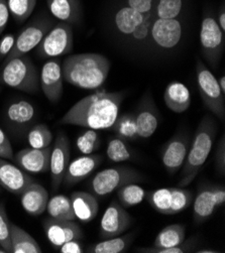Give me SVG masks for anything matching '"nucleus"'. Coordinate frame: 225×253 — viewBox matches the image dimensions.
<instances>
[{
  "mask_svg": "<svg viewBox=\"0 0 225 253\" xmlns=\"http://www.w3.org/2000/svg\"><path fill=\"white\" fill-rule=\"evenodd\" d=\"M122 100L121 92L97 91L74 104L60 123L94 130L109 129L118 116Z\"/></svg>",
  "mask_w": 225,
  "mask_h": 253,
  "instance_id": "obj_1",
  "label": "nucleus"
},
{
  "mask_svg": "<svg viewBox=\"0 0 225 253\" xmlns=\"http://www.w3.org/2000/svg\"><path fill=\"white\" fill-rule=\"evenodd\" d=\"M110 70L109 60L99 54H78L67 57L62 65L63 78L83 90L101 88Z\"/></svg>",
  "mask_w": 225,
  "mask_h": 253,
  "instance_id": "obj_2",
  "label": "nucleus"
},
{
  "mask_svg": "<svg viewBox=\"0 0 225 253\" xmlns=\"http://www.w3.org/2000/svg\"><path fill=\"white\" fill-rule=\"evenodd\" d=\"M215 135V121L210 115H206L199 123L193 141L190 143L188 155L183 165L182 179L178 187H187L194 181L210 155Z\"/></svg>",
  "mask_w": 225,
  "mask_h": 253,
  "instance_id": "obj_3",
  "label": "nucleus"
},
{
  "mask_svg": "<svg viewBox=\"0 0 225 253\" xmlns=\"http://www.w3.org/2000/svg\"><path fill=\"white\" fill-rule=\"evenodd\" d=\"M155 17H157L156 8L151 12L141 13L124 5L114 14V29L122 40L135 46L145 47L151 45L149 32Z\"/></svg>",
  "mask_w": 225,
  "mask_h": 253,
  "instance_id": "obj_4",
  "label": "nucleus"
},
{
  "mask_svg": "<svg viewBox=\"0 0 225 253\" xmlns=\"http://www.w3.org/2000/svg\"><path fill=\"white\" fill-rule=\"evenodd\" d=\"M0 83L34 94L40 90V75L27 55L18 56L4 61L0 71Z\"/></svg>",
  "mask_w": 225,
  "mask_h": 253,
  "instance_id": "obj_5",
  "label": "nucleus"
},
{
  "mask_svg": "<svg viewBox=\"0 0 225 253\" xmlns=\"http://www.w3.org/2000/svg\"><path fill=\"white\" fill-rule=\"evenodd\" d=\"M143 181V175L136 169L117 167L97 172L89 182L88 188L95 197H105L124 185Z\"/></svg>",
  "mask_w": 225,
  "mask_h": 253,
  "instance_id": "obj_6",
  "label": "nucleus"
},
{
  "mask_svg": "<svg viewBox=\"0 0 225 253\" xmlns=\"http://www.w3.org/2000/svg\"><path fill=\"white\" fill-rule=\"evenodd\" d=\"M197 86L204 105L219 119L225 117V95L222 93L218 80L201 60L196 64Z\"/></svg>",
  "mask_w": 225,
  "mask_h": 253,
  "instance_id": "obj_7",
  "label": "nucleus"
},
{
  "mask_svg": "<svg viewBox=\"0 0 225 253\" xmlns=\"http://www.w3.org/2000/svg\"><path fill=\"white\" fill-rule=\"evenodd\" d=\"M149 205L163 215H176L187 209L193 202V193L184 188H163L146 193Z\"/></svg>",
  "mask_w": 225,
  "mask_h": 253,
  "instance_id": "obj_8",
  "label": "nucleus"
},
{
  "mask_svg": "<svg viewBox=\"0 0 225 253\" xmlns=\"http://www.w3.org/2000/svg\"><path fill=\"white\" fill-rule=\"evenodd\" d=\"M74 36L71 25L66 22L55 24L37 46V55L42 59H55L69 54L73 48Z\"/></svg>",
  "mask_w": 225,
  "mask_h": 253,
  "instance_id": "obj_9",
  "label": "nucleus"
},
{
  "mask_svg": "<svg viewBox=\"0 0 225 253\" xmlns=\"http://www.w3.org/2000/svg\"><path fill=\"white\" fill-rule=\"evenodd\" d=\"M225 33L221 31L212 15L205 16L202 19L200 28V44L203 58L207 63L216 68L219 64L225 46Z\"/></svg>",
  "mask_w": 225,
  "mask_h": 253,
  "instance_id": "obj_10",
  "label": "nucleus"
},
{
  "mask_svg": "<svg viewBox=\"0 0 225 253\" xmlns=\"http://www.w3.org/2000/svg\"><path fill=\"white\" fill-rule=\"evenodd\" d=\"M53 21L47 16H39L19 33L15 38L14 45L5 60H9L18 56H24L36 48L45 34L52 29Z\"/></svg>",
  "mask_w": 225,
  "mask_h": 253,
  "instance_id": "obj_11",
  "label": "nucleus"
},
{
  "mask_svg": "<svg viewBox=\"0 0 225 253\" xmlns=\"http://www.w3.org/2000/svg\"><path fill=\"white\" fill-rule=\"evenodd\" d=\"M225 203V189L223 186L200 187L193 207V217L196 223L201 224L209 219L215 209Z\"/></svg>",
  "mask_w": 225,
  "mask_h": 253,
  "instance_id": "obj_12",
  "label": "nucleus"
},
{
  "mask_svg": "<svg viewBox=\"0 0 225 253\" xmlns=\"http://www.w3.org/2000/svg\"><path fill=\"white\" fill-rule=\"evenodd\" d=\"M134 218L118 202L112 200L100 222L99 236L101 239L121 235L131 228Z\"/></svg>",
  "mask_w": 225,
  "mask_h": 253,
  "instance_id": "obj_13",
  "label": "nucleus"
},
{
  "mask_svg": "<svg viewBox=\"0 0 225 253\" xmlns=\"http://www.w3.org/2000/svg\"><path fill=\"white\" fill-rule=\"evenodd\" d=\"M37 117L35 105L27 100L14 101L6 107L4 112L5 124L15 135L28 133Z\"/></svg>",
  "mask_w": 225,
  "mask_h": 253,
  "instance_id": "obj_14",
  "label": "nucleus"
},
{
  "mask_svg": "<svg viewBox=\"0 0 225 253\" xmlns=\"http://www.w3.org/2000/svg\"><path fill=\"white\" fill-rule=\"evenodd\" d=\"M151 45H156L157 48L169 50L176 47L182 39V24L176 18L164 19L156 18L152 24Z\"/></svg>",
  "mask_w": 225,
  "mask_h": 253,
  "instance_id": "obj_15",
  "label": "nucleus"
},
{
  "mask_svg": "<svg viewBox=\"0 0 225 253\" xmlns=\"http://www.w3.org/2000/svg\"><path fill=\"white\" fill-rule=\"evenodd\" d=\"M70 163V142L68 137L63 133H59L52 146L49 157V174H51L52 189L58 191L63 183L67 167Z\"/></svg>",
  "mask_w": 225,
  "mask_h": 253,
  "instance_id": "obj_16",
  "label": "nucleus"
},
{
  "mask_svg": "<svg viewBox=\"0 0 225 253\" xmlns=\"http://www.w3.org/2000/svg\"><path fill=\"white\" fill-rule=\"evenodd\" d=\"M62 65L57 59H49L42 68L40 74V87L46 99L57 103L63 95Z\"/></svg>",
  "mask_w": 225,
  "mask_h": 253,
  "instance_id": "obj_17",
  "label": "nucleus"
},
{
  "mask_svg": "<svg viewBox=\"0 0 225 253\" xmlns=\"http://www.w3.org/2000/svg\"><path fill=\"white\" fill-rule=\"evenodd\" d=\"M44 230L48 242L56 249L70 240H81L84 237L81 227L75 221L49 218L44 222Z\"/></svg>",
  "mask_w": 225,
  "mask_h": 253,
  "instance_id": "obj_18",
  "label": "nucleus"
},
{
  "mask_svg": "<svg viewBox=\"0 0 225 253\" xmlns=\"http://www.w3.org/2000/svg\"><path fill=\"white\" fill-rule=\"evenodd\" d=\"M190 147L188 135L178 133L173 136L162 149V163L170 174L176 173L184 165Z\"/></svg>",
  "mask_w": 225,
  "mask_h": 253,
  "instance_id": "obj_19",
  "label": "nucleus"
},
{
  "mask_svg": "<svg viewBox=\"0 0 225 253\" xmlns=\"http://www.w3.org/2000/svg\"><path fill=\"white\" fill-rule=\"evenodd\" d=\"M139 138L151 137L157 130L159 112L152 96L145 94L134 113Z\"/></svg>",
  "mask_w": 225,
  "mask_h": 253,
  "instance_id": "obj_20",
  "label": "nucleus"
},
{
  "mask_svg": "<svg viewBox=\"0 0 225 253\" xmlns=\"http://www.w3.org/2000/svg\"><path fill=\"white\" fill-rule=\"evenodd\" d=\"M34 180L27 171L0 158V187L13 195H20Z\"/></svg>",
  "mask_w": 225,
  "mask_h": 253,
  "instance_id": "obj_21",
  "label": "nucleus"
},
{
  "mask_svg": "<svg viewBox=\"0 0 225 253\" xmlns=\"http://www.w3.org/2000/svg\"><path fill=\"white\" fill-rule=\"evenodd\" d=\"M52 146L46 148H24L13 156V161L22 170L32 173L45 172L49 169Z\"/></svg>",
  "mask_w": 225,
  "mask_h": 253,
  "instance_id": "obj_22",
  "label": "nucleus"
},
{
  "mask_svg": "<svg viewBox=\"0 0 225 253\" xmlns=\"http://www.w3.org/2000/svg\"><path fill=\"white\" fill-rule=\"evenodd\" d=\"M102 162V156L92 154L75 159L69 163L62 184H64L65 187H71L82 182L95 170L96 168L101 165Z\"/></svg>",
  "mask_w": 225,
  "mask_h": 253,
  "instance_id": "obj_23",
  "label": "nucleus"
},
{
  "mask_svg": "<svg viewBox=\"0 0 225 253\" xmlns=\"http://www.w3.org/2000/svg\"><path fill=\"white\" fill-rule=\"evenodd\" d=\"M49 199L47 191L40 184L33 183L20 194V203L31 216H40L45 209Z\"/></svg>",
  "mask_w": 225,
  "mask_h": 253,
  "instance_id": "obj_24",
  "label": "nucleus"
},
{
  "mask_svg": "<svg viewBox=\"0 0 225 253\" xmlns=\"http://www.w3.org/2000/svg\"><path fill=\"white\" fill-rule=\"evenodd\" d=\"M74 214L82 223L91 222L98 214L99 204L96 197L87 192H73L70 197Z\"/></svg>",
  "mask_w": 225,
  "mask_h": 253,
  "instance_id": "obj_25",
  "label": "nucleus"
},
{
  "mask_svg": "<svg viewBox=\"0 0 225 253\" xmlns=\"http://www.w3.org/2000/svg\"><path fill=\"white\" fill-rule=\"evenodd\" d=\"M167 107L175 113H183L191 105V95L187 86L181 82H171L164 93Z\"/></svg>",
  "mask_w": 225,
  "mask_h": 253,
  "instance_id": "obj_26",
  "label": "nucleus"
},
{
  "mask_svg": "<svg viewBox=\"0 0 225 253\" xmlns=\"http://www.w3.org/2000/svg\"><path fill=\"white\" fill-rule=\"evenodd\" d=\"M47 8L61 22L76 24L81 18L80 0H46Z\"/></svg>",
  "mask_w": 225,
  "mask_h": 253,
  "instance_id": "obj_27",
  "label": "nucleus"
},
{
  "mask_svg": "<svg viewBox=\"0 0 225 253\" xmlns=\"http://www.w3.org/2000/svg\"><path fill=\"white\" fill-rule=\"evenodd\" d=\"M11 253H41L42 248L37 240L26 230L10 222Z\"/></svg>",
  "mask_w": 225,
  "mask_h": 253,
  "instance_id": "obj_28",
  "label": "nucleus"
},
{
  "mask_svg": "<svg viewBox=\"0 0 225 253\" xmlns=\"http://www.w3.org/2000/svg\"><path fill=\"white\" fill-rule=\"evenodd\" d=\"M134 238V234H128L103 239L101 242L89 245L86 251L88 253H123L130 248Z\"/></svg>",
  "mask_w": 225,
  "mask_h": 253,
  "instance_id": "obj_29",
  "label": "nucleus"
},
{
  "mask_svg": "<svg viewBox=\"0 0 225 253\" xmlns=\"http://www.w3.org/2000/svg\"><path fill=\"white\" fill-rule=\"evenodd\" d=\"M45 211L48 217L55 220L75 221L76 216L74 214L71 200L65 195H56L48 199Z\"/></svg>",
  "mask_w": 225,
  "mask_h": 253,
  "instance_id": "obj_30",
  "label": "nucleus"
},
{
  "mask_svg": "<svg viewBox=\"0 0 225 253\" xmlns=\"http://www.w3.org/2000/svg\"><path fill=\"white\" fill-rule=\"evenodd\" d=\"M186 228L182 224L169 225L157 235L154 246L160 248L173 247L181 244L185 240Z\"/></svg>",
  "mask_w": 225,
  "mask_h": 253,
  "instance_id": "obj_31",
  "label": "nucleus"
},
{
  "mask_svg": "<svg viewBox=\"0 0 225 253\" xmlns=\"http://www.w3.org/2000/svg\"><path fill=\"white\" fill-rule=\"evenodd\" d=\"M111 128L115 132L116 136L124 141H133L139 138L134 113H127L117 116Z\"/></svg>",
  "mask_w": 225,
  "mask_h": 253,
  "instance_id": "obj_32",
  "label": "nucleus"
},
{
  "mask_svg": "<svg viewBox=\"0 0 225 253\" xmlns=\"http://www.w3.org/2000/svg\"><path fill=\"white\" fill-rule=\"evenodd\" d=\"M146 196V192L136 183L124 185L117 190L119 204L124 208H131L140 204Z\"/></svg>",
  "mask_w": 225,
  "mask_h": 253,
  "instance_id": "obj_33",
  "label": "nucleus"
},
{
  "mask_svg": "<svg viewBox=\"0 0 225 253\" xmlns=\"http://www.w3.org/2000/svg\"><path fill=\"white\" fill-rule=\"evenodd\" d=\"M28 141L31 147L43 149L51 146L53 141V134L47 126L44 123L34 124L29 129Z\"/></svg>",
  "mask_w": 225,
  "mask_h": 253,
  "instance_id": "obj_34",
  "label": "nucleus"
},
{
  "mask_svg": "<svg viewBox=\"0 0 225 253\" xmlns=\"http://www.w3.org/2000/svg\"><path fill=\"white\" fill-rule=\"evenodd\" d=\"M106 155L107 158L113 163L127 162L133 157L132 151L130 150L126 141L117 136L109 139Z\"/></svg>",
  "mask_w": 225,
  "mask_h": 253,
  "instance_id": "obj_35",
  "label": "nucleus"
},
{
  "mask_svg": "<svg viewBox=\"0 0 225 253\" xmlns=\"http://www.w3.org/2000/svg\"><path fill=\"white\" fill-rule=\"evenodd\" d=\"M9 13L17 22L26 21L34 12L37 0H6Z\"/></svg>",
  "mask_w": 225,
  "mask_h": 253,
  "instance_id": "obj_36",
  "label": "nucleus"
},
{
  "mask_svg": "<svg viewBox=\"0 0 225 253\" xmlns=\"http://www.w3.org/2000/svg\"><path fill=\"white\" fill-rule=\"evenodd\" d=\"M183 8V0H158L156 15L158 18L171 19L179 16Z\"/></svg>",
  "mask_w": 225,
  "mask_h": 253,
  "instance_id": "obj_37",
  "label": "nucleus"
},
{
  "mask_svg": "<svg viewBox=\"0 0 225 253\" xmlns=\"http://www.w3.org/2000/svg\"><path fill=\"white\" fill-rule=\"evenodd\" d=\"M76 146L82 155H91L100 146V136L94 129L81 133L76 141Z\"/></svg>",
  "mask_w": 225,
  "mask_h": 253,
  "instance_id": "obj_38",
  "label": "nucleus"
},
{
  "mask_svg": "<svg viewBox=\"0 0 225 253\" xmlns=\"http://www.w3.org/2000/svg\"><path fill=\"white\" fill-rule=\"evenodd\" d=\"M197 247V239L195 237L189 238L187 241H183L181 244L167 247V248H160V247H144L136 249L137 252H144V253H188L193 252L196 250Z\"/></svg>",
  "mask_w": 225,
  "mask_h": 253,
  "instance_id": "obj_39",
  "label": "nucleus"
},
{
  "mask_svg": "<svg viewBox=\"0 0 225 253\" xmlns=\"http://www.w3.org/2000/svg\"><path fill=\"white\" fill-rule=\"evenodd\" d=\"M0 246L7 253H11L10 221L2 202H0Z\"/></svg>",
  "mask_w": 225,
  "mask_h": 253,
  "instance_id": "obj_40",
  "label": "nucleus"
},
{
  "mask_svg": "<svg viewBox=\"0 0 225 253\" xmlns=\"http://www.w3.org/2000/svg\"><path fill=\"white\" fill-rule=\"evenodd\" d=\"M127 5L138 12L147 13L156 8V1L155 0H127Z\"/></svg>",
  "mask_w": 225,
  "mask_h": 253,
  "instance_id": "obj_41",
  "label": "nucleus"
},
{
  "mask_svg": "<svg viewBox=\"0 0 225 253\" xmlns=\"http://www.w3.org/2000/svg\"><path fill=\"white\" fill-rule=\"evenodd\" d=\"M13 149L9 138L5 132L0 128V158L4 160H13Z\"/></svg>",
  "mask_w": 225,
  "mask_h": 253,
  "instance_id": "obj_42",
  "label": "nucleus"
},
{
  "mask_svg": "<svg viewBox=\"0 0 225 253\" xmlns=\"http://www.w3.org/2000/svg\"><path fill=\"white\" fill-rule=\"evenodd\" d=\"M215 163H216V168H217L218 171L220 173L224 174V172H225V138H224V134H222L221 139L217 145Z\"/></svg>",
  "mask_w": 225,
  "mask_h": 253,
  "instance_id": "obj_43",
  "label": "nucleus"
},
{
  "mask_svg": "<svg viewBox=\"0 0 225 253\" xmlns=\"http://www.w3.org/2000/svg\"><path fill=\"white\" fill-rule=\"evenodd\" d=\"M15 36L13 34L5 35L1 41H0V62L1 60L5 59L7 55L11 52V49L14 45L15 42Z\"/></svg>",
  "mask_w": 225,
  "mask_h": 253,
  "instance_id": "obj_44",
  "label": "nucleus"
},
{
  "mask_svg": "<svg viewBox=\"0 0 225 253\" xmlns=\"http://www.w3.org/2000/svg\"><path fill=\"white\" fill-rule=\"evenodd\" d=\"M57 250L61 253H83L84 248L83 244L79 239L70 240L66 243H64L62 246H60Z\"/></svg>",
  "mask_w": 225,
  "mask_h": 253,
  "instance_id": "obj_45",
  "label": "nucleus"
},
{
  "mask_svg": "<svg viewBox=\"0 0 225 253\" xmlns=\"http://www.w3.org/2000/svg\"><path fill=\"white\" fill-rule=\"evenodd\" d=\"M9 20V10L6 0H0V35H1L6 28V24Z\"/></svg>",
  "mask_w": 225,
  "mask_h": 253,
  "instance_id": "obj_46",
  "label": "nucleus"
},
{
  "mask_svg": "<svg viewBox=\"0 0 225 253\" xmlns=\"http://www.w3.org/2000/svg\"><path fill=\"white\" fill-rule=\"evenodd\" d=\"M216 21L219 25V28L221 29V31L223 33H225V9H224V6H222L221 9L219 10Z\"/></svg>",
  "mask_w": 225,
  "mask_h": 253,
  "instance_id": "obj_47",
  "label": "nucleus"
},
{
  "mask_svg": "<svg viewBox=\"0 0 225 253\" xmlns=\"http://www.w3.org/2000/svg\"><path fill=\"white\" fill-rule=\"evenodd\" d=\"M218 84H219V87H220L222 93L225 95V76L224 75H222L220 79L218 80Z\"/></svg>",
  "mask_w": 225,
  "mask_h": 253,
  "instance_id": "obj_48",
  "label": "nucleus"
},
{
  "mask_svg": "<svg viewBox=\"0 0 225 253\" xmlns=\"http://www.w3.org/2000/svg\"><path fill=\"white\" fill-rule=\"evenodd\" d=\"M194 252H197V253H219L220 251H217L214 249H200V250H195Z\"/></svg>",
  "mask_w": 225,
  "mask_h": 253,
  "instance_id": "obj_49",
  "label": "nucleus"
},
{
  "mask_svg": "<svg viewBox=\"0 0 225 253\" xmlns=\"http://www.w3.org/2000/svg\"><path fill=\"white\" fill-rule=\"evenodd\" d=\"M0 253H7L1 246H0Z\"/></svg>",
  "mask_w": 225,
  "mask_h": 253,
  "instance_id": "obj_50",
  "label": "nucleus"
},
{
  "mask_svg": "<svg viewBox=\"0 0 225 253\" xmlns=\"http://www.w3.org/2000/svg\"><path fill=\"white\" fill-rule=\"evenodd\" d=\"M0 93H1V87H0Z\"/></svg>",
  "mask_w": 225,
  "mask_h": 253,
  "instance_id": "obj_51",
  "label": "nucleus"
},
{
  "mask_svg": "<svg viewBox=\"0 0 225 253\" xmlns=\"http://www.w3.org/2000/svg\"><path fill=\"white\" fill-rule=\"evenodd\" d=\"M0 191H1V187H0Z\"/></svg>",
  "mask_w": 225,
  "mask_h": 253,
  "instance_id": "obj_52",
  "label": "nucleus"
}]
</instances>
